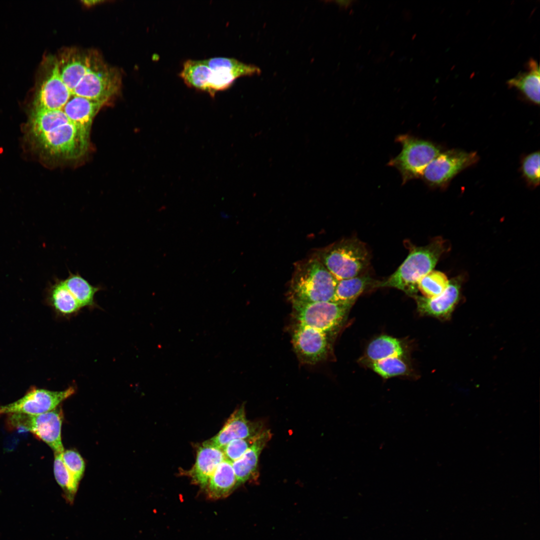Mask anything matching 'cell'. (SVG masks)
<instances>
[{
  "instance_id": "6da1fadb",
  "label": "cell",
  "mask_w": 540,
  "mask_h": 540,
  "mask_svg": "<svg viewBox=\"0 0 540 540\" xmlns=\"http://www.w3.org/2000/svg\"><path fill=\"white\" fill-rule=\"evenodd\" d=\"M338 280L314 256L298 262L290 280V300L332 301Z\"/></svg>"
},
{
  "instance_id": "7a4b0ae2",
  "label": "cell",
  "mask_w": 540,
  "mask_h": 540,
  "mask_svg": "<svg viewBox=\"0 0 540 540\" xmlns=\"http://www.w3.org/2000/svg\"><path fill=\"white\" fill-rule=\"evenodd\" d=\"M30 144L46 157L77 159L88 150L89 134L70 122L39 132H26Z\"/></svg>"
},
{
  "instance_id": "3957f363",
  "label": "cell",
  "mask_w": 540,
  "mask_h": 540,
  "mask_svg": "<svg viewBox=\"0 0 540 540\" xmlns=\"http://www.w3.org/2000/svg\"><path fill=\"white\" fill-rule=\"evenodd\" d=\"M446 248L444 240L438 238L425 246L413 247L397 270L386 280L378 282L376 288L392 287L415 295L417 282L432 270Z\"/></svg>"
},
{
  "instance_id": "277c9868",
  "label": "cell",
  "mask_w": 540,
  "mask_h": 540,
  "mask_svg": "<svg viewBox=\"0 0 540 540\" xmlns=\"http://www.w3.org/2000/svg\"><path fill=\"white\" fill-rule=\"evenodd\" d=\"M314 256L338 280L362 274L370 262L366 245L355 238L336 242L320 250Z\"/></svg>"
},
{
  "instance_id": "5b68a950",
  "label": "cell",
  "mask_w": 540,
  "mask_h": 540,
  "mask_svg": "<svg viewBox=\"0 0 540 540\" xmlns=\"http://www.w3.org/2000/svg\"><path fill=\"white\" fill-rule=\"evenodd\" d=\"M396 141L402 144V150L388 165L399 171L403 184L422 176L428 165L440 154L435 144L412 136L400 135Z\"/></svg>"
},
{
  "instance_id": "8992f818",
  "label": "cell",
  "mask_w": 540,
  "mask_h": 540,
  "mask_svg": "<svg viewBox=\"0 0 540 540\" xmlns=\"http://www.w3.org/2000/svg\"><path fill=\"white\" fill-rule=\"evenodd\" d=\"M120 75L100 56L90 54L88 69L72 94L106 103L118 90Z\"/></svg>"
},
{
  "instance_id": "52a82bcc",
  "label": "cell",
  "mask_w": 540,
  "mask_h": 540,
  "mask_svg": "<svg viewBox=\"0 0 540 540\" xmlns=\"http://www.w3.org/2000/svg\"><path fill=\"white\" fill-rule=\"evenodd\" d=\"M8 415L6 424L9 428L24 429L46 444L54 453L64 452L61 436L63 414L60 408L57 407L38 415L22 414Z\"/></svg>"
},
{
  "instance_id": "ba28073f",
  "label": "cell",
  "mask_w": 540,
  "mask_h": 540,
  "mask_svg": "<svg viewBox=\"0 0 540 540\" xmlns=\"http://www.w3.org/2000/svg\"><path fill=\"white\" fill-rule=\"evenodd\" d=\"M292 312L296 323L306 324L328 334L343 322L351 306L332 301L312 302L291 300Z\"/></svg>"
},
{
  "instance_id": "9c48e42d",
  "label": "cell",
  "mask_w": 540,
  "mask_h": 540,
  "mask_svg": "<svg viewBox=\"0 0 540 540\" xmlns=\"http://www.w3.org/2000/svg\"><path fill=\"white\" fill-rule=\"evenodd\" d=\"M75 392L73 387L62 391L34 388L23 397L9 404L0 405V415L22 414L38 415L51 411Z\"/></svg>"
},
{
  "instance_id": "30bf717a",
  "label": "cell",
  "mask_w": 540,
  "mask_h": 540,
  "mask_svg": "<svg viewBox=\"0 0 540 540\" xmlns=\"http://www.w3.org/2000/svg\"><path fill=\"white\" fill-rule=\"evenodd\" d=\"M204 60L211 70L208 94L212 98L216 92L228 88L238 78L259 75L261 72L254 65L233 58L216 57Z\"/></svg>"
},
{
  "instance_id": "8fae6325",
  "label": "cell",
  "mask_w": 540,
  "mask_h": 540,
  "mask_svg": "<svg viewBox=\"0 0 540 540\" xmlns=\"http://www.w3.org/2000/svg\"><path fill=\"white\" fill-rule=\"evenodd\" d=\"M476 153L449 150L440 153L426 168L422 176L431 186H440L476 160Z\"/></svg>"
},
{
  "instance_id": "7c38bea8",
  "label": "cell",
  "mask_w": 540,
  "mask_h": 540,
  "mask_svg": "<svg viewBox=\"0 0 540 540\" xmlns=\"http://www.w3.org/2000/svg\"><path fill=\"white\" fill-rule=\"evenodd\" d=\"M328 334L313 327L296 323L292 332V343L299 359L310 364L325 359L329 349Z\"/></svg>"
},
{
  "instance_id": "4fadbf2b",
  "label": "cell",
  "mask_w": 540,
  "mask_h": 540,
  "mask_svg": "<svg viewBox=\"0 0 540 540\" xmlns=\"http://www.w3.org/2000/svg\"><path fill=\"white\" fill-rule=\"evenodd\" d=\"M264 430L261 422L246 418L244 405L242 404L232 412L220 431L208 441L222 449L233 440L258 436Z\"/></svg>"
},
{
  "instance_id": "5bb4252c",
  "label": "cell",
  "mask_w": 540,
  "mask_h": 540,
  "mask_svg": "<svg viewBox=\"0 0 540 540\" xmlns=\"http://www.w3.org/2000/svg\"><path fill=\"white\" fill-rule=\"evenodd\" d=\"M461 284L462 279L458 276L450 280L445 290L436 297L413 296L418 310L426 315L448 318L460 300Z\"/></svg>"
},
{
  "instance_id": "9a60e30c",
  "label": "cell",
  "mask_w": 540,
  "mask_h": 540,
  "mask_svg": "<svg viewBox=\"0 0 540 540\" xmlns=\"http://www.w3.org/2000/svg\"><path fill=\"white\" fill-rule=\"evenodd\" d=\"M53 64L40 86L34 108L62 110L72 94L60 76L56 60Z\"/></svg>"
},
{
  "instance_id": "2e32d148",
  "label": "cell",
  "mask_w": 540,
  "mask_h": 540,
  "mask_svg": "<svg viewBox=\"0 0 540 540\" xmlns=\"http://www.w3.org/2000/svg\"><path fill=\"white\" fill-rule=\"evenodd\" d=\"M224 459L222 449L206 440L198 448L196 462L188 475L195 484L206 488L210 477Z\"/></svg>"
},
{
  "instance_id": "e0dca14e",
  "label": "cell",
  "mask_w": 540,
  "mask_h": 540,
  "mask_svg": "<svg viewBox=\"0 0 540 540\" xmlns=\"http://www.w3.org/2000/svg\"><path fill=\"white\" fill-rule=\"evenodd\" d=\"M271 438L270 430H264L244 454L232 462L238 486L258 476L259 457Z\"/></svg>"
},
{
  "instance_id": "ac0fdd59",
  "label": "cell",
  "mask_w": 540,
  "mask_h": 540,
  "mask_svg": "<svg viewBox=\"0 0 540 540\" xmlns=\"http://www.w3.org/2000/svg\"><path fill=\"white\" fill-rule=\"evenodd\" d=\"M56 61L60 76L72 94L88 69L90 54L68 49L64 51Z\"/></svg>"
},
{
  "instance_id": "d6986e66",
  "label": "cell",
  "mask_w": 540,
  "mask_h": 540,
  "mask_svg": "<svg viewBox=\"0 0 540 540\" xmlns=\"http://www.w3.org/2000/svg\"><path fill=\"white\" fill-rule=\"evenodd\" d=\"M104 104L72 94L62 110L71 122L90 134L93 119Z\"/></svg>"
},
{
  "instance_id": "ffe728a7",
  "label": "cell",
  "mask_w": 540,
  "mask_h": 540,
  "mask_svg": "<svg viewBox=\"0 0 540 540\" xmlns=\"http://www.w3.org/2000/svg\"><path fill=\"white\" fill-rule=\"evenodd\" d=\"M237 486L232 462L225 458L210 477L206 488L210 498L219 499L228 496Z\"/></svg>"
},
{
  "instance_id": "44dd1931",
  "label": "cell",
  "mask_w": 540,
  "mask_h": 540,
  "mask_svg": "<svg viewBox=\"0 0 540 540\" xmlns=\"http://www.w3.org/2000/svg\"><path fill=\"white\" fill-rule=\"evenodd\" d=\"M378 282L368 275L363 274L339 280L332 301L352 306L364 290L370 287L376 288Z\"/></svg>"
},
{
  "instance_id": "7402d4cb",
  "label": "cell",
  "mask_w": 540,
  "mask_h": 540,
  "mask_svg": "<svg viewBox=\"0 0 540 540\" xmlns=\"http://www.w3.org/2000/svg\"><path fill=\"white\" fill-rule=\"evenodd\" d=\"M528 70L520 72L507 82L510 88H515L528 100L540 104V71L539 65L534 59L528 62Z\"/></svg>"
},
{
  "instance_id": "603a6c76",
  "label": "cell",
  "mask_w": 540,
  "mask_h": 540,
  "mask_svg": "<svg viewBox=\"0 0 540 540\" xmlns=\"http://www.w3.org/2000/svg\"><path fill=\"white\" fill-rule=\"evenodd\" d=\"M46 299L56 312L64 316L78 312L81 306L66 287L64 280L55 278L46 288Z\"/></svg>"
},
{
  "instance_id": "cb8c5ba5",
  "label": "cell",
  "mask_w": 540,
  "mask_h": 540,
  "mask_svg": "<svg viewBox=\"0 0 540 540\" xmlns=\"http://www.w3.org/2000/svg\"><path fill=\"white\" fill-rule=\"evenodd\" d=\"M210 73L204 60H188L184 63L179 76L188 87L208 93Z\"/></svg>"
},
{
  "instance_id": "d4e9b609",
  "label": "cell",
  "mask_w": 540,
  "mask_h": 540,
  "mask_svg": "<svg viewBox=\"0 0 540 540\" xmlns=\"http://www.w3.org/2000/svg\"><path fill=\"white\" fill-rule=\"evenodd\" d=\"M64 284L77 300L81 308L96 306L94 296L102 289L101 286H94L78 272H69L68 276L64 280Z\"/></svg>"
},
{
  "instance_id": "484cf974",
  "label": "cell",
  "mask_w": 540,
  "mask_h": 540,
  "mask_svg": "<svg viewBox=\"0 0 540 540\" xmlns=\"http://www.w3.org/2000/svg\"><path fill=\"white\" fill-rule=\"evenodd\" d=\"M404 350L400 342L396 338L382 336L370 342L366 356L371 362L392 357L402 358Z\"/></svg>"
},
{
  "instance_id": "4316f807",
  "label": "cell",
  "mask_w": 540,
  "mask_h": 540,
  "mask_svg": "<svg viewBox=\"0 0 540 540\" xmlns=\"http://www.w3.org/2000/svg\"><path fill=\"white\" fill-rule=\"evenodd\" d=\"M62 453H54V472L55 478L62 488L64 496L72 504L74 499L79 482L74 478L64 465Z\"/></svg>"
},
{
  "instance_id": "83f0119b",
  "label": "cell",
  "mask_w": 540,
  "mask_h": 540,
  "mask_svg": "<svg viewBox=\"0 0 540 540\" xmlns=\"http://www.w3.org/2000/svg\"><path fill=\"white\" fill-rule=\"evenodd\" d=\"M449 280L441 272L432 270L417 282V288L426 298H433L441 294L446 288Z\"/></svg>"
},
{
  "instance_id": "f1b7e54d",
  "label": "cell",
  "mask_w": 540,
  "mask_h": 540,
  "mask_svg": "<svg viewBox=\"0 0 540 540\" xmlns=\"http://www.w3.org/2000/svg\"><path fill=\"white\" fill-rule=\"evenodd\" d=\"M372 370L384 378L402 375L408 371V367L402 358L392 357L371 362Z\"/></svg>"
},
{
  "instance_id": "f546056e",
  "label": "cell",
  "mask_w": 540,
  "mask_h": 540,
  "mask_svg": "<svg viewBox=\"0 0 540 540\" xmlns=\"http://www.w3.org/2000/svg\"><path fill=\"white\" fill-rule=\"evenodd\" d=\"M260 434L253 437L234 440L228 442L222 448L225 458L232 462L240 458Z\"/></svg>"
},
{
  "instance_id": "4dcf8cb0",
  "label": "cell",
  "mask_w": 540,
  "mask_h": 540,
  "mask_svg": "<svg viewBox=\"0 0 540 540\" xmlns=\"http://www.w3.org/2000/svg\"><path fill=\"white\" fill-rule=\"evenodd\" d=\"M61 456L66 468L80 482L85 468L84 462L81 456L73 450L64 451Z\"/></svg>"
},
{
  "instance_id": "1f68e13d",
  "label": "cell",
  "mask_w": 540,
  "mask_h": 540,
  "mask_svg": "<svg viewBox=\"0 0 540 540\" xmlns=\"http://www.w3.org/2000/svg\"><path fill=\"white\" fill-rule=\"evenodd\" d=\"M523 174L532 184L537 186L540 183V153H532L526 156L522 164Z\"/></svg>"
},
{
  "instance_id": "d6a6232c",
  "label": "cell",
  "mask_w": 540,
  "mask_h": 540,
  "mask_svg": "<svg viewBox=\"0 0 540 540\" xmlns=\"http://www.w3.org/2000/svg\"><path fill=\"white\" fill-rule=\"evenodd\" d=\"M339 2V4L341 6H342L344 8H348L352 4L353 1L352 0L340 1V2Z\"/></svg>"
}]
</instances>
